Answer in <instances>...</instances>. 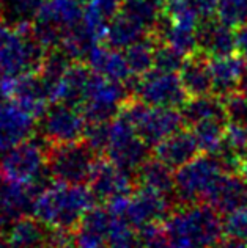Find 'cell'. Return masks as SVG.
Wrapping results in <instances>:
<instances>
[{"label": "cell", "instance_id": "6da1fadb", "mask_svg": "<svg viewBox=\"0 0 247 248\" xmlns=\"http://www.w3.org/2000/svg\"><path fill=\"white\" fill-rule=\"evenodd\" d=\"M95 197L83 184H55L41 188L33 201L32 215L49 230L73 231L93 207Z\"/></svg>", "mask_w": 247, "mask_h": 248}, {"label": "cell", "instance_id": "7a4b0ae2", "mask_svg": "<svg viewBox=\"0 0 247 248\" xmlns=\"http://www.w3.org/2000/svg\"><path fill=\"white\" fill-rule=\"evenodd\" d=\"M165 232L172 248H217L224 237V221L210 204L189 203L168 214Z\"/></svg>", "mask_w": 247, "mask_h": 248}, {"label": "cell", "instance_id": "3957f363", "mask_svg": "<svg viewBox=\"0 0 247 248\" xmlns=\"http://www.w3.org/2000/svg\"><path fill=\"white\" fill-rule=\"evenodd\" d=\"M83 0H44L32 21V33L46 50L60 46L63 36L82 22Z\"/></svg>", "mask_w": 247, "mask_h": 248}, {"label": "cell", "instance_id": "277c9868", "mask_svg": "<svg viewBox=\"0 0 247 248\" xmlns=\"http://www.w3.org/2000/svg\"><path fill=\"white\" fill-rule=\"evenodd\" d=\"M48 153L41 141L25 140L0 154V179L11 184L38 186L48 171Z\"/></svg>", "mask_w": 247, "mask_h": 248}, {"label": "cell", "instance_id": "5b68a950", "mask_svg": "<svg viewBox=\"0 0 247 248\" xmlns=\"http://www.w3.org/2000/svg\"><path fill=\"white\" fill-rule=\"evenodd\" d=\"M137 130L140 139L148 146H156L167 137L178 132L184 118L177 108L151 107L137 101H128L120 112Z\"/></svg>", "mask_w": 247, "mask_h": 248}, {"label": "cell", "instance_id": "8992f818", "mask_svg": "<svg viewBox=\"0 0 247 248\" xmlns=\"http://www.w3.org/2000/svg\"><path fill=\"white\" fill-rule=\"evenodd\" d=\"M96 162V151L87 141L57 145L49 148L48 173L55 182L85 184L92 178Z\"/></svg>", "mask_w": 247, "mask_h": 248}, {"label": "cell", "instance_id": "52a82bcc", "mask_svg": "<svg viewBox=\"0 0 247 248\" xmlns=\"http://www.w3.org/2000/svg\"><path fill=\"white\" fill-rule=\"evenodd\" d=\"M227 171L217 154L197 155L175 173V193L184 204L203 200L208 190Z\"/></svg>", "mask_w": 247, "mask_h": 248}, {"label": "cell", "instance_id": "ba28073f", "mask_svg": "<svg viewBox=\"0 0 247 248\" xmlns=\"http://www.w3.org/2000/svg\"><path fill=\"white\" fill-rule=\"evenodd\" d=\"M128 93L129 88L125 82L92 74L81 106L87 123H109L116 118L128 104Z\"/></svg>", "mask_w": 247, "mask_h": 248}, {"label": "cell", "instance_id": "9c48e42d", "mask_svg": "<svg viewBox=\"0 0 247 248\" xmlns=\"http://www.w3.org/2000/svg\"><path fill=\"white\" fill-rule=\"evenodd\" d=\"M148 145L140 139L137 130L121 113L109 121L107 140L104 153L107 160L132 173L148 160Z\"/></svg>", "mask_w": 247, "mask_h": 248}, {"label": "cell", "instance_id": "30bf717a", "mask_svg": "<svg viewBox=\"0 0 247 248\" xmlns=\"http://www.w3.org/2000/svg\"><path fill=\"white\" fill-rule=\"evenodd\" d=\"M167 197L168 195L154 192L151 188L140 187L126 197L109 203L107 209L112 214L128 220L134 228L142 230L168 217L172 206Z\"/></svg>", "mask_w": 247, "mask_h": 248}, {"label": "cell", "instance_id": "8fae6325", "mask_svg": "<svg viewBox=\"0 0 247 248\" xmlns=\"http://www.w3.org/2000/svg\"><path fill=\"white\" fill-rule=\"evenodd\" d=\"M134 93L140 102L151 107L178 108L187 102V93L177 73L151 69L134 83Z\"/></svg>", "mask_w": 247, "mask_h": 248}, {"label": "cell", "instance_id": "7c38bea8", "mask_svg": "<svg viewBox=\"0 0 247 248\" xmlns=\"http://www.w3.org/2000/svg\"><path fill=\"white\" fill-rule=\"evenodd\" d=\"M40 120L43 141H46L49 146L81 141L88 127L82 110L60 102L48 107Z\"/></svg>", "mask_w": 247, "mask_h": 248}, {"label": "cell", "instance_id": "4fadbf2b", "mask_svg": "<svg viewBox=\"0 0 247 248\" xmlns=\"http://www.w3.org/2000/svg\"><path fill=\"white\" fill-rule=\"evenodd\" d=\"M90 190L95 200L112 203L132 192V176L118 165L107 162H96V167L90 178Z\"/></svg>", "mask_w": 247, "mask_h": 248}, {"label": "cell", "instance_id": "5bb4252c", "mask_svg": "<svg viewBox=\"0 0 247 248\" xmlns=\"http://www.w3.org/2000/svg\"><path fill=\"white\" fill-rule=\"evenodd\" d=\"M35 116L16 101H0V154L30 139L35 129Z\"/></svg>", "mask_w": 247, "mask_h": 248}, {"label": "cell", "instance_id": "9a60e30c", "mask_svg": "<svg viewBox=\"0 0 247 248\" xmlns=\"http://www.w3.org/2000/svg\"><path fill=\"white\" fill-rule=\"evenodd\" d=\"M203 200L219 214L229 215L247 204V179L244 176L224 173L208 190Z\"/></svg>", "mask_w": 247, "mask_h": 248}, {"label": "cell", "instance_id": "2e32d148", "mask_svg": "<svg viewBox=\"0 0 247 248\" xmlns=\"http://www.w3.org/2000/svg\"><path fill=\"white\" fill-rule=\"evenodd\" d=\"M197 47L208 58L225 57L236 52L235 30L220 22L219 19L201 21L196 30Z\"/></svg>", "mask_w": 247, "mask_h": 248}, {"label": "cell", "instance_id": "e0dca14e", "mask_svg": "<svg viewBox=\"0 0 247 248\" xmlns=\"http://www.w3.org/2000/svg\"><path fill=\"white\" fill-rule=\"evenodd\" d=\"M87 66L93 74H98L107 79L129 82L132 79V73L126 62L125 52L115 47H110L106 43L95 44L85 58Z\"/></svg>", "mask_w": 247, "mask_h": 248}, {"label": "cell", "instance_id": "ac0fdd59", "mask_svg": "<svg viewBox=\"0 0 247 248\" xmlns=\"http://www.w3.org/2000/svg\"><path fill=\"white\" fill-rule=\"evenodd\" d=\"M92 69L83 62H74L66 69V73L62 76L54 88L50 90V104L60 102L68 104V106L81 107L85 97V91L88 87L90 77H92Z\"/></svg>", "mask_w": 247, "mask_h": 248}, {"label": "cell", "instance_id": "d6986e66", "mask_svg": "<svg viewBox=\"0 0 247 248\" xmlns=\"http://www.w3.org/2000/svg\"><path fill=\"white\" fill-rule=\"evenodd\" d=\"M50 231L38 218L22 217L16 220L2 236L0 247L2 248H40L48 245Z\"/></svg>", "mask_w": 247, "mask_h": 248}, {"label": "cell", "instance_id": "ffe728a7", "mask_svg": "<svg viewBox=\"0 0 247 248\" xmlns=\"http://www.w3.org/2000/svg\"><path fill=\"white\" fill-rule=\"evenodd\" d=\"M198 151L200 148L194 134L181 129L154 146L156 159L164 162L172 170H178L180 167L186 165L187 162L197 157Z\"/></svg>", "mask_w": 247, "mask_h": 248}, {"label": "cell", "instance_id": "44dd1931", "mask_svg": "<svg viewBox=\"0 0 247 248\" xmlns=\"http://www.w3.org/2000/svg\"><path fill=\"white\" fill-rule=\"evenodd\" d=\"M178 76L189 97L210 94L213 91L210 58L201 54L200 50L184 58L178 71Z\"/></svg>", "mask_w": 247, "mask_h": 248}, {"label": "cell", "instance_id": "7402d4cb", "mask_svg": "<svg viewBox=\"0 0 247 248\" xmlns=\"http://www.w3.org/2000/svg\"><path fill=\"white\" fill-rule=\"evenodd\" d=\"M247 62L241 55H225L210 58V68L213 77V91L220 97L236 93L238 82L246 68Z\"/></svg>", "mask_w": 247, "mask_h": 248}, {"label": "cell", "instance_id": "603a6c76", "mask_svg": "<svg viewBox=\"0 0 247 248\" xmlns=\"http://www.w3.org/2000/svg\"><path fill=\"white\" fill-rule=\"evenodd\" d=\"M148 35L151 33H149L144 25H140L137 21H134L131 16L125 15L123 11H118L116 15H114L109 19L104 43L109 44L110 47L125 50L129 46L144 40Z\"/></svg>", "mask_w": 247, "mask_h": 248}, {"label": "cell", "instance_id": "cb8c5ba5", "mask_svg": "<svg viewBox=\"0 0 247 248\" xmlns=\"http://www.w3.org/2000/svg\"><path fill=\"white\" fill-rule=\"evenodd\" d=\"M183 118L187 124H197L203 121H229L224 97L217 94H203L191 97L183 106Z\"/></svg>", "mask_w": 247, "mask_h": 248}, {"label": "cell", "instance_id": "d4e9b609", "mask_svg": "<svg viewBox=\"0 0 247 248\" xmlns=\"http://www.w3.org/2000/svg\"><path fill=\"white\" fill-rule=\"evenodd\" d=\"M197 29L184 27V25L175 24L168 19L165 15L161 19L159 25L153 31V35L158 38L159 43H164L170 46L181 55H192L194 52H197V36H196Z\"/></svg>", "mask_w": 247, "mask_h": 248}, {"label": "cell", "instance_id": "484cf974", "mask_svg": "<svg viewBox=\"0 0 247 248\" xmlns=\"http://www.w3.org/2000/svg\"><path fill=\"white\" fill-rule=\"evenodd\" d=\"M137 176L140 187L151 188V190L164 195L175 192V174L172 173V168L159 159H148L137 170Z\"/></svg>", "mask_w": 247, "mask_h": 248}, {"label": "cell", "instance_id": "4316f807", "mask_svg": "<svg viewBox=\"0 0 247 248\" xmlns=\"http://www.w3.org/2000/svg\"><path fill=\"white\" fill-rule=\"evenodd\" d=\"M120 11L153 33L165 15V3L162 0H123Z\"/></svg>", "mask_w": 247, "mask_h": 248}, {"label": "cell", "instance_id": "83f0119b", "mask_svg": "<svg viewBox=\"0 0 247 248\" xmlns=\"http://www.w3.org/2000/svg\"><path fill=\"white\" fill-rule=\"evenodd\" d=\"M158 43V38L151 33L123 50L134 77L144 76L154 68V52Z\"/></svg>", "mask_w": 247, "mask_h": 248}, {"label": "cell", "instance_id": "f1b7e54d", "mask_svg": "<svg viewBox=\"0 0 247 248\" xmlns=\"http://www.w3.org/2000/svg\"><path fill=\"white\" fill-rule=\"evenodd\" d=\"M227 126H229V121H203L192 124L191 132L196 137L200 151L216 154L222 146Z\"/></svg>", "mask_w": 247, "mask_h": 248}, {"label": "cell", "instance_id": "f546056e", "mask_svg": "<svg viewBox=\"0 0 247 248\" xmlns=\"http://www.w3.org/2000/svg\"><path fill=\"white\" fill-rule=\"evenodd\" d=\"M107 248H142L140 234L128 220L112 214L110 223L106 232Z\"/></svg>", "mask_w": 247, "mask_h": 248}, {"label": "cell", "instance_id": "4dcf8cb0", "mask_svg": "<svg viewBox=\"0 0 247 248\" xmlns=\"http://www.w3.org/2000/svg\"><path fill=\"white\" fill-rule=\"evenodd\" d=\"M44 0H0V16L10 24L32 22Z\"/></svg>", "mask_w": 247, "mask_h": 248}, {"label": "cell", "instance_id": "1f68e13d", "mask_svg": "<svg viewBox=\"0 0 247 248\" xmlns=\"http://www.w3.org/2000/svg\"><path fill=\"white\" fill-rule=\"evenodd\" d=\"M216 17L236 30L247 25V0H217Z\"/></svg>", "mask_w": 247, "mask_h": 248}, {"label": "cell", "instance_id": "d6a6232c", "mask_svg": "<svg viewBox=\"0 0 247 248\" xmlns=\"http://www.w3.org/2000/svg\"><path fill=\"white\" fill-rule=\"evenodd\" d=\"M184 55H181L170 46L158 43L154 52V69L168 71V73H178L181 64L184 62Z\"/></svg>", "mask_w": 247, "mask_h": 248}, {"label": "cell", "instance_id": "836d02e7", "mask_svg": "<svg viewBox=\"0 0 247 248\" xmlns=\"http://www.w3.org/2000/svg\"><path fill=\"white\" fill-rule=\"evenodd\" d=\"M224 232L227 237L236 239L247 245V204L227 215Z\"/></svg>", "mask_w": 247, "mask_h": 248}, {"label": "cell", "instance_id": "e575fe53", "mask_svg": "<svg viewBox=\"0 0 247 248\" xmlns=\"http://www.w3.org/2000/svg\"><path fill=\"white\" fill-rule=\"evenodd\" d=\"M224 101L229 123L247 127V94L236 91V93L224 97Z\"/></svg>", "mask_w": 247, "mask_h": 248}, {"label": "cell", "instance_id": "d590c367", "mask_svg": "<svg viewBox=\"0 0 247 248\" xmlns=\"http://www.w3.org/2000/svg\"><path fill=\"white\" fill-rule=\"evenodd\" d=\"M140 242L142 248H172L165 228L159 223L148 225L140 230Z\"/></svg>", "mask_w": 247, "mask_h": 248}, {"label": "cell", "instance_id": "8d00e7d4", "mask_svg": "<svg viewBox=\"0 0 247 248\" xmlns=\"http://www.w3.org/2000/svg\"><path fill=\"white\" fill-rule=\"evenodd\" d=\"M71 248H107V245L102 236L79 226V230L73 234Z\"/></svg>", "mask_w": 247, "mask_h": 248}, {"label": "cell", "instance_id": "74e56055", "mask_svg": "<svg viewBox=\"0 0 247 248\" xmlns=\"http://www.w3.org/2000/svg\"><path fill=\"white\" fill-rule=\"evenodd\" d=\"M191 8L196 11L200 21H208L216 16L217 11V0H186Z\"/></svg>", "mask_w": 247, "mask_h": 248}, {"label": "cell", "instance_id": "f35d334b", "mask_svg": "<svg viewBox=\"0 0 247 248\" xmlns=\"http://www.w3.org/2000/svg\"><path fill=\"white\" fill-rule=\"evenodd\" d=\"M87 3L95 6V8L101 11L104 16L110 19L114 15H116V13L120 11L123 0H88Z\"/></svg>", "mask_w": 247, "mask_h": 248}, {"label": "cell", "instance_id": "ab89813d", "mask_svg": "<svg viewBox=\"0 0 247 248\" xmlns=\"http://www.w3.org/2000/svg\"><path fill=\"white\" fill-rule=\"evenodd\" d=\"M235 36H236V52H239V55L247 62V25L236 29Z\"/></svg>", "mask_w": 247, "mask_h": 248}, {"label": "cell", "instance_id": "60d3db41", "mask_svg": "<svg viewBox=\"0 0 247 248\" xmlns=\"http://www.w3.org/2000/svg\"><path fill=\"white\" fill-rule=\"evenodd\" d=\"M238 93H243V94H247V64L241 74V79L238 82V88H236Z\"/></svg>", "mask_w": 247, "mask_h": 248}, {"label": "cell", "instance_id": "b9f144b4", "mask_svg": "<svg viewBox=\"0 0 247 248\" xmlns=\"http://www.w3.org/2000/svg\"><path fill=\"white\" fill-rule=\"evenodd\" d=\"M241 173L243 176L247 179V155H246V159L243 160V164H241Z\"/></svg>", "mask_w": 247, "mask_h": 248}, {"label": "cell", "instance_id": "7bdbcfd3", "mask_svg": "<svg viewBox=\"0 0 247 248\" xmlns=\"http://www.w3.org/2000/svg\"><path fill=\"white\" fill-rule=\"evenodd\" d=\"M40 248H52V247H49V245H43V247H40Z\"/></svg>", "mask_w": 247, "mask_h": 248}, {"label": "cell", "instance_id": "ee69618b", "mask_svg": "<svg viewBox=\"0 0 247 248\" xmlns=\"http://www.w3.org/2000/svg\"><path fill=\"white\" fill-rule=\"evenodd\" d=\"M162 2H164V3H165V2H167V0H162Z\"/></svg>", "mask_w": 247, "mask_h": 248}, {"label": "cell", "instance_id": "f6af8a7d", "mask_svg": "<svg viewBox=\"0 0 247 248\" xmlns=\"http://www.w3.org/2000/svg\"><path fill=\"white\" fill-rule=\"evenodd\" d=\"M0 248H2V247H0Z\"/></svg>", "mask_w": 247, "mask_h": 248}]
</instances>
